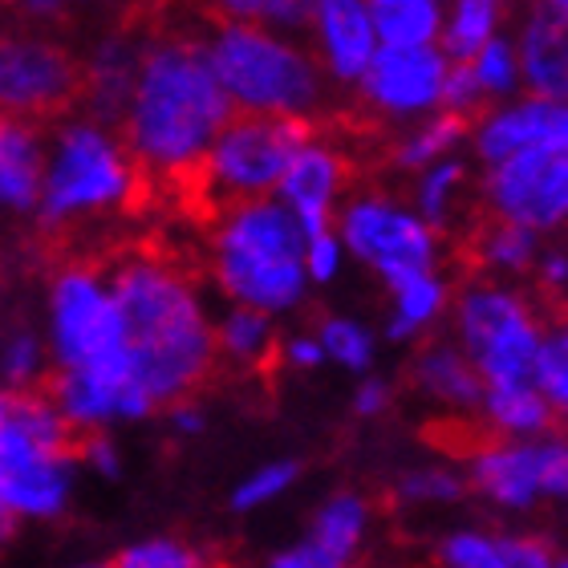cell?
Masks as SVG:
<instances>
[{"instance_id":"cell-17","label":"cell","mask_w":568,"mask_h":568,"mask_svg":"<svg viewBox=\"0 0 568 568\" xmlns=\"http://www.w3.org/2000/svg\"><path fill=\"white\" fill-rule=\"evenodd\" d=\"M438 568H557V552L528 532L459 528L438 540Z\"/></svg>"},{"instance_id":"cell-37","label":"cell","mask_w":568,"mask_h":568,"mask_svg":"<svg viewBox=\"0 0 568 568\" xmlns=\"http://www.w3.org/2000/svg\"><path fill=\"white\" fill-rule=\"evenodd\" d=\"M0 374L9 386H37V378L45 374V354L33 333H12L4 349H0Z\"/></svg>"},{"instance_id":"cell-22","label":"cell","mask_w":568,"mask_h":568,"mask_svg":"<svg viewBox=\"0 0 568 568\" xmlns=\"http://www.w3.org/2000/svg\"><path fill=\"white\" fill-rule=\"evenodd\" d=\"M479 415L496 438H532L557 426V410L548 406L536 382H496L484 386Z\"/></svg>"},{"instance_id":"cell-8","label":"cell","mask_w":568,"mask_h":568,"mask_svg":"<svg viewBox=\"0 0 568 568\" xmlns=\"http://www.w3.org/2000/svg\"><path fill=\"white\" fill-rule=\"evenodd\" d=\"M94 90V65L45 37L0 33V114L33 126L82 110Z\"/></svg>"},{"instance_id":"cell-5","label":"cell","mask_w":568,"mask_h":568,"mask_svg":"<svg viewBox=\"0 0 568 568\" xmlns=\"http://www.w3.org/2000/svg\"><path fill=\"white\" fill-rule=\"evenodd\" d=\"M207 21L215 24L207 58L232 106L308 114L325 98L321 70L308 53L284 45L264 24L232 21V17H207Z\"/></svg>"},{"instance_id":"cell-29","label":"cell","mask_w":568,"mask_h":568,"mask_svg":"<svg viewBox=\"0 0 568 568\" xmlns=\"http://www.w3.org/2000/svg\"><path fill=\"white\" fill-rule=\"evenodd\" d=\"M471 487H467V475L459 467H447V463H430V467H415V471H403L398 484H394V496L406 508H438V504H459Z\"/></svg>"},{"instance_id":"cell-9","label":"cell","mask_w":568,"mask_h":568,"mask_svg":"<svg viewBox=\"0 0 568 568\" xmlns=\"http://www.w3.org/2000/svg\"><path fill=\"white\" fill-rule=\"evenodd\" d=\"M467 487L499 511L568 504V435L557 426L532 438H491L463 467Z\"/></svg>"},{"instance_id":"cell-20","label":"cell","mask_w":568,"mask_h":568,"mask_svg":"<svg viewBox=\"0 0 568 568\" xmlns=\"http://www.w3.org/2000/svg\"><path fill=\"white\" fill-rule=\"evenodd\" d=\"M410 378H415L418 394H426L443 410H479L484 378L475 374V366L455 342L423 345L410 366Z\"/></svg>"},{"instance_id":"cell-36","label":"cell","mask_w":568,"mask_h":568,"mask_svg":"<svg viewBox=\"0 0 568 568\" xmlns=\"http://www.w3.org/2000/svg\"><path fill=\"white\" fill-rule=\"evenodd\" d=\"M467 61H471V70H475V78H479V85H484L487 98H508L511 90L520 85V61H516V49H511L508 41H499V37L484 41Z\"/></svg>"},{"instance_id":"cell-42","label":"cell","mask_w":568,"mask_h":568,"mask_svg":"<svg viewBox=\"0 0 568 568\" xmlns=\"http://www.w3.org/2000/svg\"><path fill=\"white\" fill-rule=\"evenodd\" d=\"M532 273H536V281H540L545 293H568V252L565 248H548V252L540 248Z\"/></svg>"},{"instance_id":"cell-40","label":"cell","mask_w":568,"mask_h":568,"mask_svg":"<svg viewBox=\"0 0 568 568\" xmlns=\"http://www.w3.org/2000/svg\"><path fill=\"white\" fill-rule=\"evenodd\" d=\"M342 240H337V232H317V236H305V273L308 281H333L337 276V268H342Z\"/></svg>"},{"instance_id":"cell-3","label":"cell","mask_w":568,"mask_h":568,"mask_svg":"<svg viewBox=\"0 0 568 568\" xmlns=\"http://www.w3.org/2000/svg\"><path fill=\"white\" fill-rule=\"evenodd\" d=\"M212 273L236 305L284 313L308 288L305 232L284 203L244 200L212 220Z\"/></svg>"},{"instance_id":"cell-46","label":"cell","mask_w":568,"mask_h":568,"mask_svg":"<svg viewBox=\"0 0 568 568\" xmlns=\"http://www.w3.org/2000/svg\"><path fill=\"white\" fill-rule=\"evenodd\" d=\"M12 528H17V516H12V511L0 508V545H4V540H9V536H12Z\"/></svg>"},{"instance_id":"cell-48","label":"cell","mask_w":568,"mask_h":568,"mask_svg":"<svg viewBox=\"0 0 568 568\" xmlns=\"http://www.w3.org/2000/svg\"><path fill=\"white\" fill-rule=\"evenodd\" d=\"M557 568H568V557H557Z\"/></svg>"},{"instance_id":"cell-43","label":"cell","mask_w":568,"mask_h":568,"mask_svg":"<svg viewBox=\"0 0 568 568\" xmlns=\"http://www.w3.org/2000/svg\"><path fill=\"white\" fill-rule=\"evenodd\" d=\"M390 403H394L390 382H382V378H366L354 390V415L357 418H378V415H386V410H390Z\"/></svg>"},{"instance_id":"cell-35","label":"cell","mask_w":568,"mask_h":568,"mask_svg":"<svg viewBox=\"0 0 568 568\" xmlns=\"http://www.w3.org/2000/svg\"><path fill=\"white\" fill-rule=\"evenodd\" d=\"M296 475H301V467H296L293 459L264 463V467L248 471L236 484V491H232V508H236V511L268 508V504H276V499H281L284 491H288V487L296 484Z\"/></svg>"},{"instance_id":"cell-31","label":"cell","mask_w":568,"mask_h":568,"mask_svg":"<svg viewBox=\"0 0 568 568\" xmlns=\"http://www.w3.org/2000/svg\"><path fill=\"white\" fill-rule=\"evenodd\" d=\"M532 382L557 410V418H568V317L552 321L540 333V349H536Z\"/></svg>"},{"instance_id":"cell-26","label":"cell","mask_w":568,"mask_h":568,"mask_svg":"<svg viewBox=\"0 0 568 568\" xmlns=\"http://www.w3.org/2000/svg\"><path fill=\"white\" fill-rule=\"evenodd\" d=\"M382 45H430L443 33L438 0H366Z\"/></svg>"},{"instance_id":"cell-38","label":"cell","mask_w":568,"mask_h":568,"mask_svg":"<svg viewBox=\"0 0 568 568\" xmlns=\"http://www.w3.org/2000/svg\"><path fill=\"white\" fill-rule=\"evenodd\" d=\"M354 565L357 560H349L333 545L317 540L313 532H305L296 545L281 548V552H273V557L264 560V568H354Z\"/></svg>"},{"instance_id":"cell-44","label":"cell","mask_w":568,"mask_h":568,"mask_svg":"<svg viewBox=\"0 0 568 568\" xmlns=\"http://www.w3.org/2000/svg\"><path fill=\"white\" fill-rule=\"evenodd\" d=\"M281 357L293 369H317L325 362V349H321L317 337H293V342L281 345Z\"/></svg>"},{"instance_id":"cell-10","label":"cell","mask_w":568,"mask_h":568,"mask_svg":"<svg viewBox=\"0 0 568 568\" xmlns=\"http://www.w3.org/2000/svg\"><path fill=\"white\" fill-rule=\"evenodd\" d=\"M53 354L61 369L119 366L131 362L122 342V317L110 296L106 268L94 261H65L53 276Z\"/></svg>"},{"instance_id":"cell-45","label":"cell","mask_w":568,"mask_h":568,"mask_svg":"<svg viewBox=\"0 0 568 568\" xmlns=\"http://www.w3.org/2000/svg\"><path fill=\"white\" fill-rule=\"evenodd\" d=\"M166 415H171V430L183 438L191 435H203V410L191 398H179V403L166 406Z\"/></svg>"},{"instance_id":"cell-27","label":"cell","mask_w":568,"mask_h":568,"mask_svg":"<svg viewBox=\"0 0 568 568\" xmlns=\"http://www.w3.org/2000/svg\"><path fill=\"white\" fill-rule=\"evenodd\" d=\"M475 256L491 273H532L536 256H540V232L487 215L479 236H475Z\"/></svg>"},{"instance_id":"cell-1","label":"cell","mask_w":568,"mask_h":568,"mask_svg":"<svg viewBox=\"0 0 568 568\" xmlns=\"http://www.w3.org/2000/svg\"><path fill=\"white\" fill-rule=\"evenodd\" d=\"M106 284L122 317L131 374L151 403L191 398L220 366L215 329L191 276L163 252L131 248L110 261Z\"/></svg>"},{"instance_id":"cell-18","label":"cell","mask_w":568,"mask_h":568,"mask_svg":"<svg viewBox=\"0 0 568 568\" xmlns=\"http://www.w3.org/2000/svg\"><path fill=\"white\" fill-rule=\"evenodd\" d=\"M313 24H317L321 53H325L333 78L357 82L374 58V49H378V33H374L366 0H317Z\"/></svg>"},{"instance_id":"cell-19","label":"cell","mask_w":568,"mask_h":568,"mask_svg":"<svg viewBox=\"0 0 568 568\" xmlns=\"http://www.w3.org/2000/svg\"><path fill=\"white\" fill-rule=\"evenodd\" d=\"M516 61H520V78L528 82L532 98L568 102V21L557 9L540 4L528 17Z\"/></svg>"},{"instance_id":"cell-12","label":"cell","mask_w":568,"mask_h":568,"mask_svg":"<svg viewBox=\"0 0 568 568\" xmlns=\"http://www.w3.org/2000/svg\"><path fill=\"white\" fill-rule=\"evenodd\" d=\"M487 215L532 232L568 227V139H548L491 163L484 179Z\"/></svg>"},{"instance_id":"cell-16","label":"cell","mask_w":568,"mask_h":568,"mask_svg":"<svg viewBox=\"0 0 568 568\" xmlns=\"http://www.w3.org/2000/svg\"><path fill=\"white\" fill-rule=\"evenodd\" d=\"M548 139H568V102H552V98H524L516 106H504L496 114H487L475 126V151L487 166L508 159L511 151L536 146Z\"/></svg>"},{"instance_id":"cell-25","label":"cell","mask_w":568,"mask_h":568,"mask_svg":"<svg viewBox=\"0 0 568 568\" xmlns=\"http://www.w3.org/2000/svg\"><path fill=\"white\" fill-rule=\"evenodd\" d=\"M369 524H374V508L362 491H337L317 508V516L308 520V532L345 552L349 560L362 557V548L369 540Z\"/></svg>"},{"instance_id":"cell-28","label":"cell","mask_w":568,"mask_h":568,"mask_svg":"<svg viewBox=\"0 0 568 568\" xmlns=\"http://www.w3.org/2000/svg\"><path fill=\"white\" fill-rule=\"evenodd\" d=\"M463 179H467V171H463L459 159H435L430 166L418 171L415 212L423 215L435 232H447L450 220H455V200H459Z\"/></svg>"},{"instance_id":"cell-50","label":"cell","mask_w":568,"mask_h":568,"mask_svg":"<svg viewBox=\"0 0 568 568\" xmlns=\"http://www.w3.org/2000/svg\"><path fill=\"white\" fill-rule=\"evenodd\" d=\"M0 4H12V0H0Z\"/></svg>"},{"instance_id":"cell-47","label":"cell","mask_w":568,"mask_h":568,"mask_svg":"<svg viewBox=\"0 0 568 568\" xmlns=\"http://www.w3.org/2000/svg\"><path fill=\"white\" fill-rule=\"evenodd\" d=\"M545 4H548V9H557L560 17H565V21H568V0H545Z\"/></svg>"},{"instance_id":"cell-15","label":"cell","mask_w":568,"mask_h":568,"mask_svg":"<svg viewBox=\"0 0 568 568\" xmlns=\"http://www.w3.org/2000/svg\"><path fill=\"white\" fill-rule=\"evenodd\" d=\"M349 183V159L342 151H333L317 134L288 159L276 191L284 195V207L296 215V224L305 236L329 232L333 227V203Z\"/></svg>"},{"instance_id":"cell-14","label":"cell","mask_w":568,"mask_h":568,"mask_svg":"<svg viewBox=\"0 0 568 568\" xmlns=\"http://www.w3.org/2000/svg\"><path fill=\"white\" fill-rule=\"evenodd\" d=\"M450 58L435 45H382L362 70V98L382 114H423L438 106Z\"/></svg>"},{"instance_id":"cell-21","label":"cell","mask_w":568,"mask_h":568,"mask_svg":"<svg viewBox=\"0 0 568 568\" xmlns=\"http://www.w3.org/2000/svg\"><path fill=\"white\" fill-rule=\"evenodd\" d=\"M41 126L0 114V203L33 207L45 183V146Z\"/></svg>"},{"instance_id":"cell-2","label":"cell","mask_w":568,"mask_h":568,"mask_svg":"<svg viewBox=\"0 0 568 568\" xmlns=\"http://www.w3.org/2000/svg\"><path fill=\"white\" fill-rule=\"evenodd\" d=\"M227 110L232 98L215 78L207 45L187 33H159L134 61L119 151L159 191L166 175L200 159Z\"/></svg>"},{"instance_id":"cell-30","label":"cell","mask_w":568,"mask_h":568,"mask_svg":"<svg viewBox=\"0 0 568 568\" xmlns=\"http://www.w3.org/2000/svg\"><path fill=\"white\" fill-rule=\"evenodd\" d=\"M463 134H467V114H455V110H443L438 119H430L423 131H415L410 139L398 142L394 151V166L398 171H423L435 159H447L450 146H459Z\"/></svg>"},{"instance_id":"cell-33","label":"cell","mask_w":568,"mask_h":568,"mask_svg":"<svg viewBox=\"0 0 568 568\" xmlns=\"http://www.w3.org/2000/svg\"><path fill=\"white\" fill-rule=\"evenodd\" d=\"M317 342L325 349V362H337L342 369H369L374 362V333L362 325V321L349 317H325L317 329Z\"/></svg>"},{"instance_id":"cell-4","label":"cell","mask_w":568,"mask_h":568,"mask_svg":"<svg viewBox=\"0 0 568 568\" xmlns=\"http://www.w3.org/2000/svg\"><path fill=\"white\" fill-rule=\"evenodd\" d=\"M78 430L45 390H0V508L17 520H53L73 496Z\"/></svg>"},{"instance_id":"cell-34","label":"cell","mask_w":568,"mask_h":568,"mask_svg":"<svg viewBox=\"0 0 568 568\" xmlns=\"http://www.w3.org/2000/svg\"><path fill=\"white\" fill-rule=\"evenodd\" d=\"M110 568H215V565L203 548L187 545V540L154 536V540L122 548L119 557L110 560Z\"/></svg>"},{"instance_id":"cell-13","label":"cell","mask_w":568,"mask_h":568,"mask_svg":"<svg viewBox=\"0 0 568 568\" xmlns=\"http://www.w3.org/2000/svg\"><path fill=\"white\" fill-rule=\"evenodd\" d=\"M49 398L61 410V418L85 435V430H106L110 423H131L146 418L159 406L142 390L131 374V362L119 366H85V369H58L49 382Z\"/></svg>"},{"instance_id":"cell-32","label":"cell","mask_w":568,"mask_h":568,"mask_svg":"<svg viewBox=\"0 0 568 568\" xmlns=\"http://www.w3.org/2000/svg\"><path fill=\"white\" fill-rule=\"evenodd\" d=\"M499 12H504V0H455V12H450V24L443 33V45H447L450 61L471 58L475 49L496 37Z\"/></svg>"},{"instance_id":"cell-39","label":"cell","mask_w":568,"mask_h":568,"mask_svg":"<svg viewBox=\"0 0 568 568\" xmlns=\"http://www.w3.org/2000/svg\"><path fill=\"white\" fill-rule=\"evenodd\" d=\"M479 102H487L484 85L475 78L471 61H450L447 65V78H443V98H438V106L455 110V114H471L479 110Z\"/></svg>"},{"instance_id":"cell-11","label":"cell","mask_w":568,"mask_h":568,"mask_svg":"<svg viewBox=\"0 0 568 568\" xmlns=\"http://www.w3.org/2000/svg\"><path fill=\"white\" fill-rule=\"evenodd\" d=\"M333 220H337L342 248H349L366 268H374L386 288L406 276L438 268V232L418 212L394 203L390 195H357Z\"/></svg>"},{"instance_id":"cell-49","label":"cell","mask_w":568,"mask_h":568,"mask_svg":"<svg viewBox=\"0 0 568 568\" xmlns=\"http://www.w3.org/2000/svg\"><path fill=\"white\" fill-rule=\"evenodd\" d=\"M78 568H110V565H78Z\"/></svg>"},{"instance_id":"cell-23","label":"cell","mask_w":568,"mask_h":568,"mask_svg":"<svg viewBox=\"0 0 568 568\" xmlns=\"http://www.w3.org/2000/svg\"><path fill=\"white\" fill-rule=\"evenodd\" d=\"M450 308V284L438 276V268L406 281L390 284V321L386 333L394 342H418L426 337V329H435L443 313Z\"/></svg>"},{"instance_id":"cell-41","label":"cell","mask_w":568,"mask_h":568,"mask_svg":"<svg viewBox=\"0 0 568 568\" xmlns=\"http://www.w3.org/2000/svg\"><path fill=\"white\" fill-rule=\"evenodd\" d=\"M78 463H90V467L102 471L106 479H119V471H122L119 447L106 438V430H85V435L78 438Z\"/></svg>"},{"instance_id":"cell-7","label":"cell","mask_w":568,"mask_h":568,"mask_svg":"<svg viewBox=\"0 0 568 568\" xmlns=\"http://www.w3.org/2000/svg\"><path fill=\"white\" fill-rule=\"evenodd\" d=\"M450 305H455V345L467 354L484 386L532 382L545 321L528 296L499 281H471Z\"/></svg>"},{"instance_id":"cell-24","label":"cell","mask_w":568,"mask_h":568,"mask_svg":"<svg viewBox=\"0 0 568 568\" xmlns=\"http://www.w3.org/2000/svg\"><path fill=\"white\" fill-rule=\"evenodd\" d=\"M215 354L220 362L236 369H264L281 349H276L273 313H261L252 305H236L215 329Z\"/></svg>"},{"instance_id":"cell-6","label":"cell","mask_w":568,"mask_h":568,"mask_svg":"<svg viewBox=\"0 0 568 568\" xmlns=\"http://www.w3.org/2000/svg\"><path fill=\"white\" fill-rule=\"evenodd\" d=\"M154 183L119 146H110L94 126H73L61 134V151L41 183V224L53 240L73 232L82 215L106 207L142 212L154 203Z\"/></svg>"}]
</instances>
